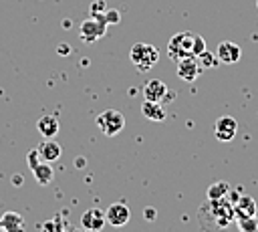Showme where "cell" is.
<instances>
[{
	"label": "cell",
	"mask_w": 258,
	"mask_h": 232,
	"mask_svg": "<svg viewBox=\"0 0 258 232\" xmlns=\"http://www.w3.org/2000/svg\"><path fill=\"white\" fill-rule=\"evenodd\" d=\"M234 204L228 200V196L218 200H208L198 210V220L202 230L206 232H222L234 222Z\"/></svg>",
	"instance_id": "cell-1"
},
{
	"label": "cell",
	"mask_w": 258,
	"mask_h": 232,
	"mask_svg": "<svg viewBox=\"0 0 258 232\" xmlns=\"http://www.w3.org/2000/svg\"><path fill=\"white\" fill-rule=\"evenodd\" d=\"M131 63L135 65L137 71H149L151 67H155V63L159 61V50L153 44H145V42H137L133 44L131 52H129Z\"/></svg>",
	"instance_id": "cell-2"
},
{
	"label": "cell",
	"mask_w": 258,
	"mask_h": 232,
	"mask_svg": "<svg viewBox=\"0 0 258 232\" xmlns=\"http://www.w3.org/2000/svg\"><path fill=\"white\" fill-rule=\"evenodd\" d=\"M97 127L101 129L103 135L107 137H113L117 133L123 131L125 127V115L117 109H107V111H101V115L97 117Z\"/></svg>",
	"instance_id": "cell-3"
},
{
	"label": "cell",
	"mask_w": 258,
	"mask_h": 232,
	"mask_svg": "<svg viewBox=\"0 0 258 232\" xmlns=\"http://www.w3.org/2000/svg\"><path fill=\"white\" fill-rule=\"evenodd\" d=\"M191 44H194V32H177L169 38L167 42V52L173 61L191 54Z\"/></svg>",
	"instance_id": "cell-4"
},
{
	"label": "cell",
	"mask_w": 258,
	"mask_h": 232,
	"mask_svg": "<svg viewBox=\"0 0 258 232\" xmlns=\"http://www.w3.org/2000/svg\"><path fill=\"white\" fill-rule=\"evenodd\" d=\"M175 63H177V77H179L181 81L191 83V81H196V79H198L200 69H202V67H200V63H198V56L187 54V56L177 59Z\"/></svg>",
	"instance_id": "cell-5"
},
{
	"label": "cell",
	"mask_w": 258,
	"mask_h": 232,
	"mask_svg": "<svg viewBox=\"0 0 258 232\" xmlns=\"http://www.w3.org/2000/svg\"><path fill=\"white\" fill-rule=\"evenodd\" d=\"M236 133H238V121L234 117L224 115V117L216 119V123H214V135H216V139H220V141H232L236 137Z\"/></svg>",
	"instance_id": "cell-6"
},
{
	"label": "cell",
	"mask_w": 258,
	"mask_h": 232,
	"mask_svg": "<svg viewBox=\"0 0 258 232\" xmlns=\"http://www.w3.org/2000/svg\"><path fill=\"white\" fill-rule=\"evenodd\" d=\"M129 218H131V212H129L127 204H123V202H115V204H111V206L105 210V220H107V224H111V226H115V228L125 226V224L129 222Z\"/></svg>",
	"instance_id": "cell-7"
},
{
	"label": "cell",
	"mask_w": 258,
	"mask_h": 232,
	"mask_svg": "<svg viewBox=\"0 0 258 232\" xmlns=\"http://www.w3.org/2000/svg\"><path fill=\"white\" fill-rule=\"evenodd\" d=\"M105 222H107L105 220V212H101L99 208H89L81 216V226L87 232H99V230H103Z\"/></svg>",
	"instance_id": "cell-8"
},
{
	"label": "cell",
	"mask_w": 258,
	"mask_h": 232,
	"mask_svg": "<svg viewBox=\"0 0 258 232\" xmlns=\"http://www.w3.org/2000/svg\"><path fill=\"white\" fill-rule=\"evenodd\" d=\"M216 56H218V61L224 63V65H234V63L240 61L242 50H240V46H238L236 42L222 40V42L218 44V48H216Z\"/></svg>",
	"instance_id": "cell-9"
},
{
	"label": "cell",
	"mask_w": 258,
	"mask_h": 232,
	"mask_svg": "<svg viewBox=\"0 0 258 232\" xmlns=\"http://www.w3.org/2000/svg\"><path fill=\"white\" fill-rule=\"evenodd\" d=\"M105 26H107V24H105L101 18L93 16V18H89V20H85V22L81 24V38L87 40V42H93V40H97L99 36L105 34Z\"/></svg>",
	"instance_id": "cell-10"
},
{
	"label": "cell",
	"mask_w": 258,
	"mask_h": 232,
	"mask_svg": "<svg viewBox=\"0 0 258 232\" xmlns=\"http://www.w3.org/2000/svg\"><path fill=\"white\" fill-rule=\"evenodd\" d=\"M167 95V85L159 79H149L143 85V97L147 101H163Z\"/></svg>",
	"instance_id": "cell-11"
},
{
	"label": "cell",
	"mask_w": 258,
	"mask_h": 232,
	"mask_svg": "<svg viewBox=\"0 0 258 232\" xmlns=\"http://www.w3.org/2000/svg\"><path fill=\"white\" fill-rule=\"evenodd\" d=\"M60 153H62L60 143H56V141H54V137L44 139V141L38 145V155H40V159H42V161L52 163V161H56V159L60 157Z\"/></svg>",
	"instance_id": "cell-12"
},
{
	"label": "cell",
	"mask_w": 258,
	"mask_h": 232,
	"mask_svg": "<svg viewBox=\"0 0 258 232\" xmlns=\"http://www.w3.org/2000/svg\"><path fill=\"white\" fill-rule=\"evenodd\" d=\"M258 206L256 200L252 196H238V200L234 202V214L236 218H246V216H256Z\"/></svg>",
	"instance_id": "cell-13"
},
{
	"label": "cell",
	"mask_w": 258,
	"mask_h": 232,
	"mask_svg": "<svg viewBox=\"0 0 258 232\" xmlns=\"http://www.w3.org/2000/svg\"><path fill=\"white\" fill-rule=\"evenodd\" d=\"M141 113L149 121H163L167 117V111H165V107H163L161 101H147L145 99L143 105H141Z\"/></svg>",
	"instance_id": "cell-14"
},
{
	"label": "cell",
	"mask_w": 258,
	"mask_h": 232,
	"mask_svg": "<svg viewBox=\"0 0 258 232\" xmlns=\"http://www.w3.org/2000/svg\"><path fill=\"white\" fill-rule=\"evenodd\" d=\"M0 228L4 232H24V218L18 212H4L0 216Z\"/></svg>",
	"instance_id": "cell-15"
},
{
	"label": "cell",
	"mask_w": 258,
	"mask_h": 232,
	"mask_svg": "<svg viewBox=\"0 0 258 232\" xmlns=\"http://www.w3.org/2000/svg\"><path fill=\"white\" fill-rule=\"evenodd\" d=\"M36 129H38V133H40L44 139H50V137H54V135L58 133L60 125H58L56 117H52V115H42V117L36 121Z\"/></svg>",
	"instance_id": "cell-16"
},
{
	"label": "cell",
	"mask_w": 258,
	"mask_h": 232,
	"mask_svg": "<svg viewBox=\"0 0 258 232\" xmlns=\"http://www.w3.org/2000/svg\"><path fill=\"white\" fill-rule=\"evenodd\" d=\"M32 173H34V180H36L40 186L50 184V182H52V178H54L52 165H50L48 161H40V163H38V165L32 169Z\"/></svg>",
	"instance_id": "cell-17"
},
{
	"label": "cell",
	"mask_w": 258,
	"mask_h": 232,
	"mask_svg": "<svg viewBox=\"0 0 258 232\" xmlns=\"http://www.w3.org/2000/svg\"><path fill=\"white\" fill-rule=\"evenodd\" d=\"M230 194V184L228 182H216L208 188V200H218Z\"/></svg>",
	"instance_id": "cell-18"
},
{
	"label": "cell",
	"mask_w": 258,
	"mask_h": 232,
	"mask_svg": "<svg viewBox=\"0 0 258 232\" xmlns=\"http://www.w3.org/2000/svg\"><path fill=\"white\" fill-rule=\"evenodd\" d=\"M238 230L240 232H258V218L256 216H246V218H236Z\"/></svg>",
	"instance_id": "cell-19"
},
{
	"label": "cell",
	"mask_w": 258,
	"mask_h": 232,
	"mask_svg": "<svg viewBox=\"0 0 258 232\" xmlns=\"http://www.w3.org/2000/svg\"><path fill=\"white\" fill-rule=\"evenodd\" d=\"M64 230H67V226L60 216H54V218L46 220L44 224H40V232H64Z\"/></svg>",
	"instance_id": "cell-20"
},
{
	"label": "cell",
	"mask_w": 258,
	"mask_h": 232,
	"mask_svg": "<svg viewBox=\"0 0 258 232\" xmlns=\"http://www.w3.org/2000/svg\"><path fill=\"white\" fill-rule=\"evenodd\" d=\"M218 56H214L212 52H208V50H204L202 54H198V63H200V67H204V69H212V67H216L218 63Z\"/></svg>",
	"instance_id": "cell-21"
},
{
	"label": "cell",
	"mask_w": 258,
	"mask_h": 232,
	"mask_svg": "<svg viewBox=\"0 0 258 232\" xmlns=\"http://www.w3.org/2000/svg\"><path fill=\"white\" fill-rule=\"evenodd\" d=\"M204 50H206V40H204V36H200V34H194L191 54H194V56H198V54H202Z\"/></svg>",
	"instance_id": "cell-22"
},
{
	"label": "cell",
	"mask_w": 258,
	"mask_h": 232,
	"mask_svg": "<svg viewBox=\"0 0 258 232\" xmlns=\"http://www.w3.org/2000/svg\"><path fill=\"white\" fill-rule=\"evenodd\" d=\"M40 161H42V159H40V155H38V149L28 151V155H26V163H28V167H30V169H34Z\"/></svg>",
	"instance_id": "cell-23"
},
{
	"label": "cell",
	"mask_w": 258,
	"mask_h": 232,
	"mask_svg": "<svg viewBox=\"0 0 258 232\" xmlns=\"http://www.w3.org/2000/svg\"><path fill=\"white\" fill-rule=\"evenodd\" d=\"M99 10H101V12H105V10H107V4H105L103 0H97V2L91 6V14H93V16H97V14H99Z\"/></svg>",
	"instance_id": "cell-24"
},
{
	"label": "cell",
	"mask_w": 258,
	"mask_h": 232,
	"mask_svg": "<svg viewBox=\"0 0 258 232\" xmlns=\"http://www.w3.org/2000/svg\"><path fill=\"white\" fill-rule=\"evenodd\" d=\"M143 216H145V218H151V220H153V218H155V210H153V208H147V210L143 212Z\"/></svg>",
	"instance_id": "cell-25"
},
{
	"label": "cell",
	"mask_w": 258,
	"mask_h": 232,
	"mask_svg": "<svg viewBox=\"0 0 258 232\" xmlns=\"http://www.w3.org/2000/svg\"><path fill=\"white\" fill-rule=\"evenodd\" d=\"M64 232H85V230H64Z\"/></svg>",
	"instance_id": "cell-26"
},
{
	"label": "cell",
	"mask_w": 258,
	"mask_h": 232,
	"mask_svg": "<svg viewBox=\"0 0 258 232\" xmlns=\"http://www.w3.org/2000/svg\"><path fill=\"white\" fill-rule=\"evenodd\" d=\"M256 8H258V0H256Z\"/></svg>",
	"instance_id": "cell-27"
}]
</instances>
